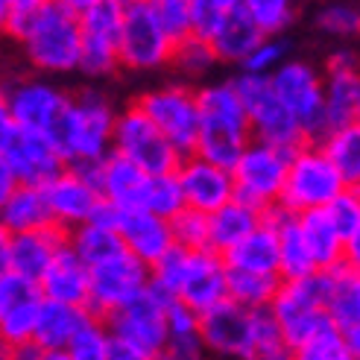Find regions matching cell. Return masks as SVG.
Instances as JSON below:
<instances>
[{
    "label": "cell",
    "mask_w": 360,
    "mask_h": 360,
    "mask_svg": "<svg viewBox=\"0 0 360 360\" xmlns=\"http://www.w3.org/2000/svg\"><path fill=\"white\" fill-rule=\"evenodd\" d=\"M326 316L343 331L346 343L360 357V264L340 261L326 269Z\"/></svg>",
    "instance_id": "cell-20"
},
{
    "label": "cell",
    "mask_w": 360,
    "mask_h": 360,
    "mask_svg": "<svg viewBox=\"0 0 360 360\" xmlns=\"http://www.w3.org/2000/svg\"><path fill=\"white\" fill-rule=\"evenodd\" d=\"M41 290L32 278L0 269V337L15 349L32 337Z\"/></svg>",
    "instance_id": "cell-22"
},
{
    "label": "cell",
    "mask_w": 360,
    "mask_h": 360,
    "mask_svg": "<svg viewBox=\"0 0 360 360\" xmlns=\"http://www.w3.org/2000/svg\"><path fill=\"white\" fill-rule=\"evenodd\" d=\"M205 4H211L214 9L226 12V9H235V6H240V0H205Z\"/></svg>",
    "instance_id": "cell-54"
},
{
    "label": "cell",
    "mask_w": 360,
    "mask_h": 360,
    "mask_svg": "<svg viewBox=\"0 0 360 360\" xmlns=\"http://www.w3.org/2000/svg\"><path fill=\"white\" fill-rule=\"evenodd\" d=\"M15 123H12V115H9V105H6V91H4V82H0V150H4L6 138L12 135Z\"/></svg>",
    "instance_id": "cell-50"
},
{
    "label": "cell",
    "mask_w": 360,
    "mask_h": 360,
    "mask_svg": "<svg viewBox=\"0 0 360 360\" xmlns=\"http://www.w3.org/2000/svg\"><path fill=\"white\" fill-rule=\"evenodd\" d=\"M85 314L88 308H82V304H68L41 296L30 340L44 352V360H65V349L74 331L79 328V322L85 319Z\"/></svg>",
    "instance_id": "cell-26"
},
{
    "label": "cell",
    "mask_w": 360,
    "mask_h": 360,
    "mask_svg": "<svg viewBox=\"0 0 360 360\" xmlns=\"http://www.w3.org/2000/svg\"><path fill=\"white\" fill-rule=\"evenodd\" d=\"M123 21L120 0H97L79 15V62L77 74L88 79H109L120 70L117 35Z\"/></svg>",
    "instance_id": "cell-12"
},
{
    "label": "cell",
    "mask_w": 360,
    "mask_h": 360,
    "mask_svg": "<svg viewBox=\"0 0 360 360\" xmlns=\"http://www.w3.org/2000/svg\"><path fill=\"white\" fill-rule=\"evenodd\" d=\"M220 65L217 53H214L211 41L205 35H196V32H188L182 39H176L173 44V56H170V68L176 70L182 82H205L214 68Z\"/></svg>",
    "instance_id": "cell-35"
},
{
    "label": "cell",
    "mask_w": 360,
    "mask_h": 360,
    "mask_svg": "<svg viewBox=\"0 0 360 360\" xmlns=\"http://www.w3.org/2000/svg\"><path fill=\"white\" fill-rule=\"evenodd\" d=\"M200 337L205 354L252 360V311L223 299L200 314Z\"/></svg>",
    "instance_id": "cell-16"
},
{
    "label": "cell",
    "mask_w": 360,
    "mask_h": 360,
    "mask_svg": "<svg viewBox=\"0 0 360 360\" xmlns=\"http://www.w3.org/2000/svg\"><path fill=\"white\" fill-rule=\"evenodd\" d=\"M143 208L158 214V217H173L176 211L185 208L182 200V188H179V179L176 170L167 173H150L147 179V191H143Z\"/></svg>",
    "instance_id": "cell-44"
},
{
    "label": "cell",
    "mask_w": 360,
    "mask_h": 360,
    "mask_svg": "<svg viewBox=\"0 0 360 360\" xmlns=\"http://www.w3.org/2000/svg\"><path fill=\"white\" fill-rule=\"evenodd\" d=\"M9 15H12V4H9V0H0V35H6Z\"/></svg>",
    "instance_id": "cell-53"
},
{
    "label": "cell",
    "mask_w": 360,
    "mask_h": 360,
    "mask_svg": "<svg viewBox=\"0 0 360 360\" xmlns=\"http://www.w3.org/2000/svg\"><path fill=\"white\" fill-rule=\"evenodd\" d=\"M293 357L296 360H357V354L346 343L343 331H340L331 319L322 322V326L293 352Z\"/></svg>",
    "instance_id": "cell-41"
},
{
    "label": "cell",
    "mask_w": 360,
    "mask_h": 360,
    "mask_svg": "<svg viewBox=\"0 0 360 360\" xmlns=\"http://www.w3.org/2000/svg\"><path fill=\"white\" fill-rule=\"evenodd\" d=\"M4 91L12 123L18 129H30L50 138V132L56 129V123L65 112L68 91L53 85L47 77H21L4 85Z\"/></svg>",
    "instance_id": "cell-15"
},
{
    "label": "cell",
    "mask_w": 360,
    "mask_h": 360,
    "mask_svg": "<svg viewBox=\"0 0 360 360\" xmlns=\"http://www.w3.org/2000/svg\"><path fill=\"white\" fill-rule=\"evenodd\" d=\"M290 4H293V6H296V9H299V6H302V4H311V0H290Z\"/></svg>",
    "instance_id": "cell-58"
},
{
    "label": "cell",
    "mask_w": 360,
    "mask_h": 360,
    "mask_svg": "<svg viewBox=\"0 0 360 360\" xmlns=\"http://www.w3.org/2000/svg\"><path fill=\"white\" fill-rule=\"evenodd\" d=\"M276 97L299 123L304 141H319L326 126V94H322V70L311 62L287 56L269 74Z\"/></svg>",
    "instance_id": "cell-9"
},
{
    "label": "cell",
    "mask_w": 360,
    "mask_h": 360,
    "mask_svg": "<svg viewBox=\"0 0 360 360\" xmlns=\"http://www.w3.org/2000/svg\"><path fill=\"white\" fill-rule=\"evenodd\" d=\"M220 258H223L226 266L255 269V273H278V240H276V229L261 217V223L252 229L249 235H243L235 246H229Z\"/></svg>",
    "instance_id": "cell-31"
},
{
    "label": "cell",
    "mask_w": 360,
    "mask_h": 360,
    "mask_svg": "<svg viewBox=\"0 0 360 360\" xmlns=\"http://www.w3.org/2000/svg\"><path fill=\"white\" fill-rule=\"evenodd\" d=\"M115 103L100 88H79L68 94L65 112L50 132V143L59 150L65 165L97 161L112 150V126H115Z\"/></svg>",
    "instance_id": "cell-3"
},
{
    "label": "cell",
    "mask_w": 360,
    "mask_h": 360,
    "mask_svg": "<svg viewBox=\"0 0 360 360\" xmlns=\"http://www.w3.org/2000/svg\"><path fill=\"white\" fill-rule=\"evenodd\" d=\"M165 328H167V343H165L167 360H200L205 354L202 337H200V314L191 311L185 302L179 299L167 302Z\"/></svg>",
    "instance_id": "cell-33"
},
{
    "label": "cell",
    "mask_w": 360,
    "mask_h": 360,
    "mask_svg": "<svg viewBox=\"0 0 360 360\" xmlns=\"http://www.w3.org/2000/svg\"><path fill=\"white\" fill-rule=\"evenodd\" d=\"M12 4V9H27V6H35L39 0H9Z\"/></svg>",
    "instance_id": "cell-56"
},
{
    "label": "cell",
    "mask_w": 360,
    "mask_h": 360,
    "mask_svg": "<svg viewBox=\"0 0 360 360\" xmlns=\"http://www.w3.org/2000/svg\"><path fill=\"white\" fill-rule=\"evenodd\" d=\"M322 302H326V269H314L308 276L278 281L266 308L278 322L284 343L290 349V357L328 319Z\"/></svg>",
    "instance_id": "cell-5"
},
{
    "label": "cell",
    "mask_w": 360,
    "mask_h": 360,
    "mask_svg": "<svg viewBox=\"0 0 360 360\" xmlns=\"http://www.w3.org/2000/svg\"><path fill=\"white\" fill-rule=\"evenodd\" d=\"M120 217H123V211L117 205H112L109 200H103L100 196V202L94 205V211L88 214V223H97V226H105V229H115L120 226Z\"/></svg>",
    "instance_id": "cell-49"
},
{
    "label": "cell",
    "mask_w": 360,
    "mask_h": 360,
    "mask_svg": "<svg viewBox=\"0 0 360 360\" xmlns=\"http://www.w3.org/2000/svg\"><path fill=\"white\" fill-rule=\"evenodd\" d=\"M316 143L328 155L331 165L340 170V176L346 179V185L357 188L360 185V120L326 129Z\"/></svg>",
    "instance_id": "cell-36"
},
{
    "label": "cell",
    "mask_w": 360,
    "mask_h": 360,
    "mask_svg": "<svg viewBox=\"0 0 360 360\" xmlns=\"http://www.w3.org/2000/svg\"><path fill=\"white\" fill-rule=\"evenodd\" d=\"M65 240L68 246L77 252V258L85 264V266H94L105 258L117 255L123 252V243H120V235L115 229H105V226H97V223H79L74 229L65 231Z\"/></svg>",
    "instance_id": "cell-38"
},
{
    "label": "cell",
    "mask_w": 360,
    "mask_h": 360,
    "mask_svg": "<svg viewBox=\"0 0 360 360\" xmlns=\"http://www.w3.org/2000/svg\"><path fill=\"white\" fill-rule=\"evenodd\" d=\"M287 56H290V44L284 41V35H264V39L249 50V56L240 62V68L252 70V74L269 77Z\"/></svg>",
    "instance_id": "cell-47"
},
{
    "label": "cell",
    "mask_w": 360,
    "mask_h": 360,
    "mask_svg": "<svg viewBox=\"0 0 360 360\" xmlns=\"http://www.w3.org/2000/svg\"><path fill=\"white\" fill-rule=\"evenodd\" d=\"M9 357H12V346L6 343L4 337H0V360H9Z\"/></svg>",
    "instance_id": "cell-55"
},
{
    "label": "cell",
    "mask_w": 360,
    "mask_h": 360,
    "mask_svg": "<svg viewBox=\"0 0 360 360\" xmlns=\"http://www.w3.org/2000/svg\"><path fill=\"white\" fill-rule=\"evenodd\" d=\"M138 109L147 115L155 129L165 135L179 155L193 153L196 129H200V112H196V94L191 82H165L150 88L135 100Z\"/></svg>",
    "instance_id": "cell-11"
},
{
    "label": "cell",
    "mask_w": 360,
    "mask_h": 360,
    "mask_svg": "<svg viewBox=\"0 0 360 360\" xmlns=\"http://www.w3.org/2000/svg\"><path fill=\"white\" fill-rule=\"evenodd\" d=\"M349 188L340 170L328 161L316 141H304L296 150H290L287 161V176L278 202L290 208L293 214L308 211V208H326L334 196Z\"/></svg>",
    "instance_id": "cell-7"
},
{
    "label": "cell",
    "mask_w": 360,
    "mask_h": 360,
    "mask_svg": "<svg viewBox=\"0 0 360 360\" xmlns=\"http://www.w3.org/2000/svg\"><path fill=\"white\" fill-rule=\"evenodd\" d=\"M6 235H9V231H6L4 226H0V252H4V243H6Z\"/></svg>",
    "instance_id": "cell-57"
},
{
    "label": "cell",
    "mask_w": 360,
    "mask_h": 360,
    "mask_svg": "<svg viewBox=\"0 0 360 360\" xmlns=\"http://www.w3.org/2000/svg\"><path fill=\"white\" fill-rule=\"evenodd\" d=\"M150 173H143L129 158L109 150L97 161V179L94 185L103 200H109L120 211H138L143 208V191H147Z\"/></svg>",
    "instance_id": "cell-25"
},
{
    "label": "cell",
    "mask_w": 360,
    "mask_h": 360,
    "mask_svg": "<svg viewBox=\"0 0 360 360\" xmlns=\"http://www.w3.org/2000/svg\"><path fill=\"white\" fill-rule=\"evenodd\" d=\"M322 94H326V126H346L360 120V74L352 47H337L326 59L322 70Z\"/></svg>",
    "instance_id": "cell-18"
},
{
    "label": "cell",
    "mask_w": 360,
    "mask_h": 360,
    "mask_svg": "<svg viewBox=\"0 0 360 360\" xmlns=\"http://www.w3.org/2000/svg\"><path fill=\"white\" fill-rule=\"evenodd\" d=\"M109 357V328L105 319L88 311L65 349V360H105Z\"/></svg>",
    "instance_id": "cell-40"
},
{
    "label": "cell",
    "mask_w": 360,
    "mask_h": 360,
    "mask_svg": "<svg viewBox=\"0 0 360 360\" xmlns=\"http://www.w3.org/2000/svg\"><path fill=\"white\" fill-rule=\"evenodd\" d=\"M176 179L182 188V200L188 208H196L202 214H211L214 208H220L235 196V179L231 170L214 165V161L188 153L179 158L176 165Z\"/></svg>",
    "instance_id": "cell-19"
},
{
    "label": "cell",
    "mask_w": 360,
    "mask_h": 360,
    "mask_svg": "<svg viewBox=\"0 0 360 360\" xmlns=\"http://www.w3.org/2000/svg\"><path fill=\"white\" fill-rule=\"evenodd\" d=\"M6 35L21 44L27 62L44 77L77 74L79 62V15L56 0L12 9Z\"/></svg>",
    "instance_id": "cell-1"
},
{
    "label": "cell",
    "mask_w": 360,
    "mask_h": 360,
    "mask_svg": "<svg viewBox=\"0 0 360 360\" xmlns=\"http://www.w3.org/2000/svg\"><path fill=\"white\" fill-rule=\"evenodd\" d=\"M299 220V231L304 243H308V252L314 258L316 269H328L340 261H346V249H343V238L337 235V229L328 217V208H308L296 214Z\"/></svg>",
    "instance_id": "cell-32"
},
{
    "label": "cell",
    "mask_w": 360,
    "mask_h": 360,
    "mask_svg": "<svg viewBox=\"0 0 360 360\" xmlns=\"http://www.w3.org/2000/svg\"><path fill=\"white\" fill-rule=\"evenodd\" d=\"M4 158L9 161L12 173L21 185H39L44 188L59 170H65V158L50 143L47 135L30 132V129H12V135L4 143Z\"/></svg>",
    "instance_id": "cell-21"
},
{
    "label": "cell",
    "mask_w": 360,
    "mask_h": 360,
    "mask_svg": "<svg viewBox=\"0 0 360 360\" xmlns=\"http://www.w3.org/2000/svg\"><path fill=\"white\" fill-rule=\"evenodd\" d=\"M261 39H264V32L252 24V18L243 12V6L226 9L220 15L217 27H214V32L208 35L220 65H238V68Z\"/></svg>",
    "instance_id": "cell-29"
},
{
    "label": "cell",
    "mask_w": 360,
    "mask_h": 360,
    "mask_svg": "<svg viewBox=\"0 0 360 360\" xmlns=\"http://www.w3.org/2000/svg\"><path fill=\"white\" fill-rule=\"evenodd\" d=\"M170 231H173V243L185 249H205L208 246V214L185 205L182 211H176L170 217Z\"/></svg>",
    "instance_id": "cell-46"
},
{
    "label": "cell",
    "mask_w": 360,
    "mask_h": 360,
    "mask_svg": "<svg viewBox=\"0 0 360 360\" xmlns=\"http://www.w3.org/2000/svg\"><path fill=\"white\" fill-rule=\"evenodd\" d=\"M176 39L158 24L147 0L123 4V21L117 35V62L129 74H158L170 68Z\"/></svg>",
    "instance_id": "cell-8"
},
{
    "label": "cell",
    "mask_w": 360,
    "mask_h": 360,
    "mask_svg": "<svg viewBox=\"0 0 360 360\" xmlns=\"http://www.w3.org/2000/svg\"><path fill=\"white\" fill-rule=\"evenodd\" d=\"M15 185H18V176L12 173V167H9V161L4 158V153H0V202H4L6 196L15 191Z\"/></svg>",
    "instance_id": "cell-51"
},
{
    "label": "cell",
    "mask_w": 360,
    "mask_h": 360,
    "mask_svg": "<svg viewBox=\"0 0 360 360\" xmlns=\"http://www.w3.org/2000/svg\"><path fill=\"white\" fill-rule=\"evenodd\" d=\"M316 27L322 35H331L337 41H352L360 32V12L346 0H334L316 12Z\"/></svg>",
    "instance_id": "cell-45"
},
{
    "label": "cell",
    "mask_w": 360,
    "mask_h": 360,
    "mask_svg": "<svg viewBox=\"0 0 360 360\" xmlns=\"http://www.w3.org/2000/svg\"><path fill=\"white\" fill-rule=\"evenodd\" d=\"M39 290L44 299H56L68 304H82L88 299V266L77 258V252L68 246V240L56 249V255L50 258L44 273L39 276Z\"/></svg>",
    "instance_id": "cell-28"
},
{
    "label": "cell",
    "mask_w": 360,
    "mask_h": 360,
    "mask_svg": "<svg viewBox=\"0 0 360 360\" xmlns=\"http://www.w3.org/2000/svg\"><path fill=\"white\" fill-rule=\"evenodd\" d=\"M326 208H328V217L337 229V235L343 238L346 261L360 264V191L354 185L343 188Z\"/></svg>",
    "instance_id": "cell-39"
},
{
    "label": "cell",
    "mask_w": 360,
    "mask_h": 360,
    "mask_svg": "<svg viewBox=\"0 0 360 360\" xmlns=\"http://www.w3.org/2000/svg\"><path fill=\"white\" fill-rule=\"evenodd\" d=\"M240 6L264 35H284L296 21L290 0H240Z\"/></svg>",
    "instance_id": "cell-43"
},
{
    "label": "cell",
    "mask_w": 360,
    "mask_h": 360,
    "mask_svg": "<svg viewBox=\"0 0 360 360\" xmlns=\"http://www.w3.org/2000/svg\"><path fill=\"white\" fill-rule=\"evenodd\" d=\"M112 150L129 158L143 173H167L176 170L179 155L173 143L155 129V123L143 115L138 105H126L115 115L112 126Z\"/></svg>",
    "instance_id": "cell-13"
},
{
    "label": "cell",
    "mask_w": 360,
    "mask_h": 360,
    "mask_svg": "<svg viewBox=\"0 0 360 360\" xmlns=\"http://www.w3.org/2000/svg\"><path fill=\"white\" fill-rule=\"evenodd\" d=\"M258 223H261V211L231 196L229 202H223L220 208H214L208 214V249L223 255L229 246H235Z\"/></svg>",
    "instance_id": "cell-34"
},
{
    "label": "cell",
    "mask_w": 360,
    "mask_h": 360,
    "mask_svg": "<svg viewBox=\"0 0 360 360\" xmlns=\"http://www.w3.org/2000/svg\"><path fill=\"white\" fill-rule=\"evenodd\" d=\"M252 360H290V349L269 308L252 311Z\"/></svg>",
    "instance_id": "cell-42"
},
{
    "label": "cell",
    "mask_w": 360,
    "mask_h": 360,
    "mask_svg": "<svg viewBox=\"0 0 360 360\" xmlns=\"http://www.w3.org/2000/svg\"><path fill=\"white\" fill-rule=\"evenodd\" d=\"M65 243V231L59 226H47V229H32V231H15L6 235L4 252H0V264L4 269L39 281L44 273V266L50 258L56 255V249Z\"/></svg>",
    "instance_id": "cell-24"
},
{
    "label": "cell",
    "mask_w": 360,
    "mask_h": 360,
    "mask_svg": "<svg viewBox=\"0 0 360 360\" xmlns=\"http://www.w3.org/2000/svg\"><path fill=\"white\" fill-rule=\"evenodd\" d=\"M117 235L123 249L135 255L143 264H155L165 252L173 246V231H170V220L158 217V214L138 208V211H123Z\"/></svg>",
    "instance_id": "cell-27"
},
{
    "label": "cell",
    "mask_w": 360,
    "mask_h": 360,
    "mask_svg": "<svg viewBox=\"0 0 360 360\" xmlns=\"http://www.w3.org/2000/svg\"><path fill=\"white\" fill-rule=\"evenodd\" d=\"M44 196H47L50 214H53V223L62 231L85 223L88 214L100 202V191L74 167H65L53 176L44 185Z\"/></svg>",
    "instance_id": "cell-23"
},
{
    "label": "cell",
    "mask_w": 360,
    "mask_h": 360,
    "mask_svg": "<svg viewBox=\"0 0 360 360\" xmlns=\"http://www.w3.org/2000/svg\"><path fill=\"white\" fill-rule=\"evenodd\" d=\"M281 276L278 273H255V269L226 266V299L238 302L240 308H266L273 299Z\"/></svg>",
    "instance_id": "cell-37"
},
{
    "label": "cell",
    "mask_w": 360,
    "mask_h": 360,
    "mask_svg": "<svg viewBox=\"0 0 360 360\" xmlns=\"http://www.w3.org/2000/svg\"><path fill=\"white\" fill-rule=\"evenodd\" d=\"M173 299L185 302L191 311L202 314L226 299V264L214 249H188Z\"/></svg>",
    "instance_id": "cell-17"
},
{
    "label": "cell",
    "mask_w": 360,
    "mask_h": 360,
    "mask_svg": "<svg viewBox=\"0 0 360 360\" xmlns=\"http://www.w3.org/2000/svg\"><path fill=\"white\" fill-rule=\"evenodd\" d=\"M287 161H290V150L273 147L252 138L240 158L231 167V179H235V200L252 205L255 211H266L269 205L278 202L284 176H287Z\"/></svg>",
    "instance_id": "cell-10"
},
{
    "label": "cell",
    "mask_w": 360,
    "mask_h": 360,
    "mask_svg": "<svg viewBox=\"0 0 360 360\" xmlns=\"http://www.w3.org/2000/svg\"><path fill=\"white\" fill-rule=\"evenodd\" d=\"M193 94H196V112H200L193 153L231 170L243 147L252 141L246 112L238 100L235 85H231V79H220V82L205 79L200 88H193Z\"/></svg>",
    "instance_id": "cell-2"
},
{
    "label": "cell",
    "mask_w": 360,
    "mask_h": 360,
    "mask_svg": "<svg viewBox=\"0 0 360 360\" xmlns=\"http://www.w3.org/2000/svg\"><path fill=\"white\" fill-rule=\"evenodd\" d=\"M0 226H4L9 235H15V231H32V229L56 226L53 223L50 205H47L44 188L18 182L15 191L0 202Z\"/></svg>",
    "instance_id": "cell-30"
},
{
    "label": "cell",
    "mask_w": 360,
    "mask_h": 360,
    "mask_svg": "<svg viewBox=\"0 0 360 360\" xmlns=\"http://www.w3.org/2000/svg\"><path fill=\"white\" fill-rule=\"evenodd\" d=\"M120 4H129V0H120Z\"/></svg>",
    "instance_id": "cell-59"
},
{
    "label": "cell",
    "mask_w": 360,
    "mask_h": 360,
    "mask_svg": "<svg viewBox=\"0 0 360 360\" xmlns=\"http://www.w3.org/2000/svg\"><path fill=\"white\" fill-rule=\"evenodd\" d=\"M56 4H62L65 9H70L74 15H82L85 9H91V6L97 4V0H56Z\"/></svg>",
    "instance_id": "cell-52"
},
{
    "label": "cell",
    "mask_w": 360,
    "mask_h": 360,
    "mask_svg": "<svg viewBox=\"0 0 360 360\" xmlns=\"http://www.w3.org/2000/svg\"><path fill=\"white\" fill-rule=\"evenodd\" d=\"M173 296L161 287L147 284L143 290L112 311L105 319L109 328V357L105 360H158L165 357L167 328L165 308Z\"/></svg>",
    "instance_id": "cell-4"
},
{
    "label": "cell",
    "mask_w": 360,
    "mask_h": 360,
    "mask_svg": "<svg viewBox=\"0 0 360 360\" xmlns=\"http://www.w3.org/2000/svg\"><path fill=\"white\" fill-rule=\"evenodd\" d=\"M147 6L158 18L173 39H182L193 27V0H147Z\"/></svg>",
    "instance_id": "cell-48"
},
{
    "label": "cell",
    "mask_w": 360,
    "mask_h": 360,
    "mask_svg": "<svg viewBox=\"0 0 360 360\" xmlns=\"http://www.w3.org/2000/svg\"><path fill=\"white\" fill-rule=\"evenodd\" d=\"M231 85H235L238 100L246 112L249 135L255 141L273 143V147H281V150H296L299 143H304V135L299 129L296 117L276 97L269 77L252 74V70L240 68V74L231 77Z\"/></svg>",
    "instance_id": "cell-6"
},
{
    "label": "cell",
    "mask_w": 360,
    "mask_h": 360,
    "mask_svg": "<svg viewBox=\"0 0 360 360\" xmlns=\"http://www.w3.org/2000/svg\"><path fill=\"white\" fill-rule=\"evenodd\" d=\"M147 284H150V266L123 249L117 255L88 266L85 308L97 316H109L120 304L135 299Z\"/></svg>",
    "instance_id": "cell-14"
}]
</instances>
